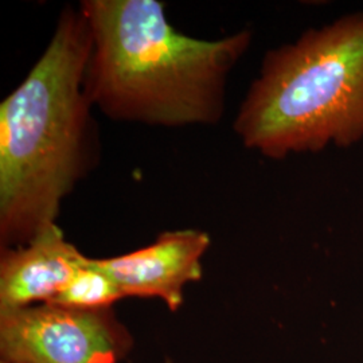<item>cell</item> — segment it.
Instances as JSON below:
<instances>
[{
	"label": "cell",
	"mask_w": 363,
	"mask_h": 363,
	"mask_svg": "<svg viewBox=\"0 0 363 363\" xmlns=\"http://www.w3.org/2000/svg\"><path fill=\"white\" fill-rule=\"evenodd\" d=\"M91 28L65 7L25 79L0 104V247L26 245L57 223L62 202L100 156L84 76Z\"/></svg>",
	"instance_id": "1"
},
{
	"label": "cell",
	"mask_w": 363,
	"mask_h": 363,
	"mask_svg": "<svg viewBox=\"0 0 363 363\" xmlns=\"http://www.w3.org/2000/svg\"><path fill=\"white\" fill-rule=\"evenodd\" d=\"M91 49L84 89L105 116L144 125H214L226 82L252 33L198 39L169 22L159 0H82Z\"/></svg>",
	"instance_id": "2"
},
{
	"label": "cell",
	"mask_w": 363,
	"mask_h": 363,
	"mask_svg": "<svg viewBox=\"0 0 363 363\" xmlns=\"http://www.w3.org/2000/svg\"><path fill=\"white\" fill-rule=\"evenodd\" d=\"M233 130L271 159L363 140V13L267 52Z\"/></svg>",
	"instance_id": "3"
},
{
	"label": "cell",
	"mask_w": 363,
	"mask_h": 363,
	"mask_svg": "<svg viewBox=\"0 0 363 363\" xmlns=\"http://www.w3.org/2000/svg\"><path fill=\"white\" fill-rule=\"evenodd\" d=\"M132 345L112 308L81 311L37 304L0 312L1 362L117 363Z\"/></svg>",
	"instance_id": "4"
},
{
	"label": "cell",
	"mask_w": 363,
	"mask_h": 363,
	"mask_svg": "<svg viewBox=\"0 0 363 363\" xmlns=\"http://www.w3.org/2000/svg\"><path fill=\"white\" fill-rule=\"evenodd\" d=\"M210 244L211 238L203 230H169L148 247L93 261L116 283L124 298H160L171 311H178L184 286L202 279V259Z\"/></svg>",
	"instance_id": "5"
},
{
	"label": "cell",
	"mask_w": 363,
	"mask_h": 363,
	"mask_svg": "<svg viewBox=\"0 0 363 363\" xmlns=\"http://www.w3.org/2000/svg\"><path fill=\"white\" fill-rule=\"evenodd\" d=\"M85 259L86 256L66 241L58 223L26 245L1 249L0 312L52 303Z\"/></svg>",
	"instance_id": "6"
},
{
	"label": "cell",
	"mask_w": 363,
	"mask_h": 363,
	"mask_svg": "<svg viewBox=\"0 0 363 363\" xmlns=\"http://www.w3.org/2000/svg\"><path fill=\"white\" fill-rule=\"evenodd\" d=\"M120 298L124 296L116 283L93 259L86 257L65 289L49 304L81 311H99L112 308Z\"/></svg>",
	"instance_id": "7"
},
{
	"label": "cell",
	"mask_w": 363,
	"mask_h": 363,
	"mask_svg": "<svg viewBox=\"0 0 363 363\" xmlns=\"http://www.w3.org/2000/svg\"><path fill=\"white\" fill-rule=\"evenodd\" d=\"M1 363H6V362H1Z\"/></svg>",
	"instance_id": "8"
}]
</instances>
